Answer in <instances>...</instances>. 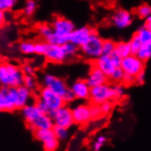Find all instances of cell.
<instances>
[{
  "label": "cell",
  "instance_id": "1",
  "mask_svg": "<svg viewBox=\"0 0 151 151\" xmlns=\"http://www.w3.org/2000/svg\"><path fill=\"white\" fill-rule=\"evenodd\" d=\"M51 27L53 32L45 41L54 45H63L68 42L70 34L75 29L74 24L64 17H56Z\"/></svg>",
  "mask_w": 151,
  "mask_h": 151
},
{
  "label": "cell",
  "instance_id": "2",
  "mask_svg": "<svg viewBox=\"0 0 151 151\" xmlns=\"http://www.w3.org/2000/svg\"><path fill=\"white\" fill-rule=\"evenodd\" d=\"M25 74L21 67L10 63H0V86L19 87L23 85Z\"/></svg>",
  "mask_w": 151,
  "mask_h": 151
},
{
  "label": "cell",
  "instance_id": "3",
  "mask_svg": "<svg viewBox=\"0 0 151 151\" xmlns=\"http://www.w3.org/2000/svg\"><path fill=\"white\" fill-rule=\"evenodd\" d=\"M38 99L47 105L50 112L56 111L65 105V101L60 95L51 91L47 87H42L38 94Z\"/></svg>",
  "mask_w": 151,
  "mask_h": 151
},
{
  "label": "cell",
  "instance_id": "4",
  "mask_svg": "<svg viewBox=\"0 0 151 151\" xmlns=\"http://www.w3.org/2000/svg\"><path fill=\"white\" fill-rule=\"evenodd\" d=\"M103 43L104 40L98 34L93 31L87 42L81 47V50L87 58L96 60L103 54Z\"/></svg>",
  "mask_w": 151,
  "mask_h": 151
},
{
  "label": "cell",
  "instance_id": "5",
  "mask_svg": "<svg viewBox=\"0 0 151 151\" xmlns=\"http://www.w3.org/2000/svg\"><path fill=\"white\" fill-rule=\"evenodd\" d=\"M41 82L44 87H47L54 93H58L59 95L63 97V100L67 96V94L70 93V88L67 86L66 83L63 80L53 74H50V73L44 74Z\"/></svg>",
  "mask_w": 151,
  "mask_h": 151
},
{
  "label": "cell",
  "instance_id": "6",
  "mask_svg": "<svg viewBox=\"0 0 151 151\" xmlns=\"http://www.w3.org/2000/svg\"><path fill=\"white\" fill-rule=\"evenodd\" d=\"M33 136L42 143L44 151H57L60 140L56 137L52 129H40L33 132Z\"/></svg>",
  "mask_w": 151,
  "mask_h": 151
},
{
  "label": "cell",
  "instance_id": "7",
  "mask_svg": "<svg viewBox=\"0 0 151 151\" xmlns=\"http://www.w3.org/2000/svg\"><path fill=\"white\" fill-rule=\"evenodd\" d=\"M90 100L92 104H101L106 101L114 100L113 86H110L107 83H104L98 86L92 87L90 93Z\"/></svg>",
  "mask_w": 151,
  "mask_h": 151
},
{
  "label": "cell",
  "instance_id": "8",
  "mask_svg": "<svg viewBox=\"0 0 151 151\" xmlns=\"http://www.w3.org/2000/svg\"><path fill=\"white\" fill-rule=\"evenodd\" d=\"M121 68L123 72L127 75L135 77L140 73L144 72L145 69V61L140 60L137 55L131 54L126 58H123Z\"/></svg>",
  "mask_w": 151,
  "mask_h": 151
},
{
  "label": "cell",
  "instance_id": "9",
  "mask_svg": "<svg viewBox=\"0 0 151 151\" xmlns=\"http://www.w3.org/2000/svg\"><path fill=\"white\" fill-rule=\"evenodd\" d=\"M49 115L52 118L54 126L70 128L73 126V124H75L72 109H70L65 105L56 111L50 112Z\"/></svg>",
  "mask_w": 151,
  "mask_h": 151
},
{
  "label": "cell",
  "instance_id": "10",
  "mask_svg": "<svg viewBox=\"0 0 151 151\" xmlns=\"http://www.w3.org/2000/svg\"><path fill=\"white\" fill-rule=\"evenodd\" d=\"M42 56L45 57L47 60L54 63H63L68 59L63 45H54V44H50L48 42L45 43V49H44Z\"/></svg>",
  "mask_w": 151,
  "mask_h": 151
},
{
  "label": "cell",
  "instance_id": "11",
  "mask_svg": "<svg viewBox=\"0 0 151 151\" xmlns=\"http://www.w3.org/2000/svg\"><path fill=\"white\" fill-rule=\"evenodd\" d=\"M0 89L3 93V105L1 111L12 112L17 110V87H1Z\"/></svg>",
  "mask_w": 151,
  "mask_h": 151
},
{
  "label": "cell",
  "instance_id": "12",
  "mask_svg": "<svg viewBox=\"0 0 151 151\" xmlns=\"http://www.w3.org/2000/svg\"><path fill=\"white\" fill-rule=\"evenodd\" d=\"M73 120L75 124H79V125H84V124L90 122L92 117V113H91V106L87 104H79L73 109Z\"/></svg>",
  "mask_w": 151,
  "mask_h": 151
},
{
  "label": "cell",
  "instance_id": "13",
  "mask_svg": "<svg viewBox=\"0 0 151 151\" xmlns=\"http://www.w3.org/2000/svg\"><path fill=\"white\" fill-rule=\"evenodd\" d=\"M93 32V30L89 27H81L79 29H75L70 34L69 41L81 48L87 42Z\"/></svg>",
  "mask_w": 151,
  "mask_h": 151
},
{
  "label": "cell",
  "instance_id": "14",
  "mask_svg": "<svg viewBox=\"0 0 151 151\" xmlns=\"http://www.w3.org/2000/svg\"><path fill=\"white\" fill-rule=\"evenodd\" d=\"M113 24L118 29H125L132 24L133 17L131 13L127 10L119 9L115 12L112 19Z\"/></svg>",
  "mask_w": 151,
  "mask_h": 151
},
{
  "label": "cell",
  "instance_id": "15",
  "mask_svg": "<svg viewBox=\"0 0 151 151\" xmlns=\"http://www.w3.org/2000/svg\"><path fill=\"white\" fill-rule=\"evenodd\" d=\"M107 78H108L107 75H106L104 73H103L99 68H97L94 65L90 70V72H89V74H88L85 81L88 83V85L92 88V87H95V86L106 83H107Z\"/></svg>",
  "mask_w": 151,
  "mask_h": 151
},
{
  "label": "cell",
  "instance_id": "16",
  "mask_svg": "<svg viewBox=\"0 0 151 151\" xmlns=\"http://www.w3.org/2000/svg\"><path fill=\"white\" fill-rule=\"evenodd\" d=\"M70 88V90H72V92L73 93L75 99L86 100L88 98H90L91 87L88 85L86 81L78 80V81L73 83Z\"/></svg>",
  "mask_w": 151,
  "mask_h": 151
},
{
  "label": "cell",
  "instance_id": "17",
  "mask_svg": "<svg viewBox=\"0 0 151 151\" xmlns=\"http://www.w3.org/2000/svg\"><path fill=\"white\" fill-rule=\"evenodd\" d=\"M53 127H54V123L48 114H41L32 124L27 126L32 133L40 129H52Z\"/></svg>",
  "mask_w": 151,
  "mask_h": 151
},
{
  "label": "cell",
  "instance_id": "18",
  "mask_svg": "<svg viewBox=\"0 0 151 151\" xmlns=\"http://www.w3.org/2000/svg\"><path fill=\"white\" fill-rule=\"evenodd\" d=\"M94 65L97 68H99L108 77L112 74L115 68H117L115 66L111 55H104V54H102L100 57H98L95 60Z\"/></svg>",
  "mask_w": 151,
  "mask_h": 151
},
{
  "label": "cell",
  "instance_id": "19",
  "mask_svg": "<svg viewBox=\"0 0 151 151\" xmlns=\"http://www.w3.org/2000/svg\"><path fill=\"white\" fill-rule=\"evenodd\" d=\"M21 114H22V116L25 120V123L27 126L30 125L32 124L35 120H36L41 114H44L42 113L39 107L37 106V104L33 103V104H27L26 106L21 109Z\"/></svg>",
  "mask_w": 151,
  "mask_h": 151
},
{
  "label": "cell",
  "instance_id": "20",
  "mask_svg": "<svg viewBox=\"0 0 151 151\" xmlns=\"http://www.w3.org/2000/svg\"><path fill=\"white\" fill-rule=\"evenodd\" d=\"M17 110H21L24 106L30 104L32 99V91L24 85L17 87Z\"/></svg>",
  "mask_w": 151,
  "mask_h": 151
},
{
  "label": "cell",
  "instance_id": "21",
  "mask_svg": "<svg viewBox=\"0 0 151 151\" xmlns=\"http://www.w3.org/2000/svg\"><path fill=\"white\" fill-rule=\"evenodd\" d=\"M137 36L139 40L143 45H147V44H151V30L146 28L145 25L137 29V33L135 34Z\"/></svg>",
  "mask_w": 151,
  "mask_h": 151
},
{
  "label": "cell",
  "instance_id": "22",
  "mask_svg": "<svg viewBox=\"0 0 151 151\" xmlns=\"http://www.w3.org/2000/svg\"><path fill=\"white\" fill-rule=\"evenodd\" d=\"M115 52L121 57L126 58L132 54V50L129 42H119L116 43V47H115Z\"/></svg>",
  "mask_w": 151,
  "mask_h": 151
},
{
  "label": "cell",
  "instance_id": "23",
  "mask_svg": "<svg viewBox=\"0 0 151 151\" xmlns=\"http://www.w3.org/2000/svg\"><path fill=\"white\" fill-rule=\"evenodd\" d=\"M19 51L24 55H32L35 54V42L25 40L19 43Z\"/></svg>",
  "mask_w": 151,
  "mask_h": 151
},
{
  "label": "cell",
  "instance_id": "24",
  "mask_svg": "<svg viewBox=\"0 0 151 151\" xmlns=\"http://www.w3.org/2000/svg\"><path fill=\"white\" fill-rule=\"evenodd\" d=\"M37 2L36 0H26L24 7H23V13L26 17H31L37 10Z\"/></svg>",
  "mask_w": 151,
  "mask_h": 151
},
{
  "label": "cell",
  "instance_id": "25",
  "mask_svg": "<svg viewBox=\"0 0 151 151\" xmlns=\"http://www.w3.org/2000/svg\"><path fill=\"white\" fill-rule=\"evenodd\" d=\"M37 31H38L40 36L44 40V41H45L50 36V35L52 34L53 29H52V27L50 25H48V24H40L37 27Z\"/></svg>",
  "mask_w": 151,
  "mask_h": 151
},
{
  "label": "cell",
  "instance_id": "26",
  "mask_svg": "<svg viewBox=\"0 0 151 151\" xmlns=\"http://www.w3.org/2000/svg\"><path fill=\"white\" fill-rule=\"evenodd\" d=\"M140 60L143 61H146L151 58V44H147V45H142L141 48L138 50V51L136 53Z\"/></svg>",
  "mask_w": 151,
  "mask_h": 151
},
{
  "label": "cell",
  "instance_id": "27",
  "mask_svg": "<svg viewBox=\"0 0 151 151\" xmlns=\"http://www.w3.org/2000/svg\"><path fill=\"white\" fill-rule=\"evenodd\" d=\"M53 132L56 136V137L60 141H63L66 140L69 137V128H65L63 127H59V126H54L52 128Z\"/></svg>",
  "mask_w": 151,
  "mask_h": 151
},
{
  "label": "cell",
  "instance_id": "28",
  "mask_svg": "<svg viewBox=\"0 0 151 151\" xmlns=\"http://www.w3.org/2000/svg\"><path fill=\"white\" fill-rule=\"evenodd\" d=\"M23 85L26 86L27 88H29L32 92L34 90H36L38 87V82L35 75H25Z\"/></svg>",
  "mask_w": 151,
  "mask_h": 151
},
{
  "label": "cell",
  "instance_id": "29",
  "mask_svg": "<svg viewBox=\"0 0 151 151\" xmlns=\"http://www.w3.org/2000/svg\"><path fill=\"white\" fill-rule=\"evenodd\" d=\"M63 50L65 51V54H66V56L68 58L73 57L76 54V53L78 52V48H79L78 46L75 45V44L70 42V41H68L65 44H63Z\"/></svg>",
  "mask_w": 151,
  "mask_h": 151
},
{
  "label": "cell",
  "instance_id": "30",
  "mask_svg": "<svg viewBox=\"0 0 151 151\" xmlns=\"http://www.w3.org/2000/svg\"><path fill=\"white\" fill-rule=\"evenodd\" d=\"M116 43L112 40H104L103 43V54L104 55H111L114 52Z\"/></svg>",
  "mask_w": 151,
  "mask_h": 151
},
{
  "label": "cell",
  "instance_id": "31",
  "mask_svg": "<svg viewBox=\"0 0 151 151\" xmlns=\"http://www.w3.org/2000/svg\"><path fill=\"white\" fill-rule=\"evenodd\" d=\"M137 16L140 17V19H146L148 17L151 16V6L148 5H142L140 6L137 10Z\"/></svg>",
  "mask_w": 151,
  "mask_h": 151
},
{
  "label": "cell",
  "instance_id": "32",
  "mask_svg": "<svg viewBox=\"0 0 151 151\" xmlns=\"http://www.w3.org/2000/svg\"><path fill=\"white\" fill-rule=\"evenodd\" d=\"M106 141H107V138H106L105 136L104 135L99 136L93 143V146H92L93 151H100L106 144Z\"/></svg>",
  "mask_w": 151,
  "mask_h": 151
},
{
  "label": "cell",
  "instance_id": "33",
  "mask_svg": "<svg viewBox=\"0 0 151 151\" xmlns=\"http://www.w3.org/2000/svg\"><path fill=\"white\" fill-rule=\"evenodd\" d=\"M113 90H114V100L121 99L126 93L125 87H124V85L119 84V83L113 85Z\"/></svg>",
  "mask_w": 151,
  "mask_h": 151
},
{
  "label": "cell",
  "instance_id": "34",
  "mask_svg": "<svg viewBox=\"0 0 151 151\" xmlns=\"http://www.w3.org/2000/svg\"><path fill=\"white\" fill-rule=\"evenodd\" d=\"M17 0H0V10L2 11H8L12 9L17 4Z\"/></svg>",
  "mask_w": 151,
  "mask_h": 151
},
{
  "label": "cell",
  "instance_id": "35",
  "mask_svg": "<svg viewBox=\"0 0 151 151\" xmlns=\"http://www.w3.org/2000/svg\"><path fill=\"white\" fill-rule=\"evenodd\" d=\"M124 75H125V73L123 72V70L121 67H117L115 68V70L112 73V74L109 76V78H111L113 81L114 82H123V79H124Z\"/></svg>",
  "mask_w": 151,
  "mask_h": 151
},
{
  "label": "cell",
  "instance_id": "36",
  "mask_svg": "<svg viewBox=\"0 0 151 151\" xmlns=\"http://www.w3.org/2000/svg\"><path fill=\"white\" fill-rule=\"evenodd\" d=\"M129 44L131 47L132 54H136V53L138 51V50L141 48V46L143 45V44L141 43V41L139 40V39L137 38V35H135V36L131 39V40L129 41Z\"/></svg>",
  "mask_w": 151,
  "mask_h": 151
},
{
  "label": "cell",
  "instance_id": "37",
  "mask_svg": "<svg viewBox=\"0 0 151 151\" xmlns=\"http://www.w3.org/2000/svg\"><path fill=\"white\" fill-rule=\"evenodd\" d=\"M100 108H101V111H102L103 114H108L113 109L112 101H106V102L102 103L100 104Z\"/></svg>",
  "mask_w": 151,
  "mask_h": 151
},
{
  "label": "cell",
  "instance_id": "38",
  "mask_svg": "<svg viewBox=\"0 0 151 151\" xmlns=\"http://www.w3.org/2000/svg\"><path fill=\"white\" fill-rule=\"evenodd\" d=\"M90 106H91V113H92L93 119L99 118L101 115L103 114L102 111H101V108H100V104H93Z\"/></svg>",
  "mask_w": 151,
  "mask_h": 151
},
{
  "label": "cell",
  "instance_id": "39",
  "mask_svg": "<svg viewBox=\"0 0 151 151\" xmlns=\"http://www.w3.org/2000/svg\"><path fill=\"white\" fill-rule=\"evenodd\" d=\"M21 69L25 75H35V68L30 64H24Z\"/></svg>",
  "mask_w": 151,
  "mask_h": 151
},
{
  "label": "cell",
  "instance_id": "40",
  "mask_svg": "<svg viewBox=\"0 0 151 151\" xmlns=\"http://www.w3.org/2000/svg\"><path fill=\"white\" fill-rule=\"evenodd\" d=\"M35 104H37V106L39 107V109H40L42 113H44V114H49L50 110H49V108L47 107V105H46L45 104H44L42 101H40V100L37 99V101L35 102Z\"/></svg>",
  "mask_w": 151,
  "mask_h": 151
},
{
  "label": "cell",
  "instance_id": "41",
  "mask_svg": "<svg viewBox=\"0 0 151 151\" xmlns=\"http://www.w3.org/2000/svg\"><path fill=\"white\" fill-rule=\"evenodd\" d=\"M145 81H146V73H145V72H142L138 75L136 76L135 83H137L138 84H143L145 83Z\"/></svg>",
  "mask_w": 151,
  "mask_h": 151
},
{
  "label": "cell",
  "instance_id": "42",
  "mask_svg": "<svg viewBox=\"0 0 151 151\" xmlns=\"http://www.w3.org/2000/svg\"><path fill=\"white\" fill-rule=\"evenodd\" d=\"M135 81H136V78H135V77L130 76V75H127V74L124 75L123 82L125 83L130 84V83H135Z\"/></svg>",
  "mask_w": 151,
  "mask_h": 151
},
{
  "label": "cell",
  "instance_id": "43",
  "mask_svg": "<svg viewBox=\"0 0 151 151\" xmlns=\"http://www.w3.org/2000/svg\"><path fill=\"white\" fill-rule=\"evenodd\" d=\"M6 22V12L0 10V27H2Z\"/></svg>",
  "mask_w": 151,
  "mask_h": 151
},
{
  "label": "cell",
  "instance_id": "44",
  "mask_svg": "<svg viewBox=\"0 0 151 151\" xmlns=\"http://www.w3.org/2000/svg\"><path fill=\"white\" fill-rule=\"evenodd\" d=\"M145 27L146 28H147L148 29H150L151 30V16L150 17H148L147 19H146V22H145Z\"/></svg>",
  "mask_w": 151,
  "mask_h": 151
},
{
  "label": "cell",
  "instance_id": "45",
  "mask_svg": "<svg viewBox=\"0 0 151 151\" xmlns=\"http://www.w3.org/2000/svg\"><path fill=\"white\" fill-rule=\"evenodd\" d=\"M0 112H1V111H0Z\"/></svg>",
  "mask_w": 151,
  "mask_h": 151
}]
</instances>
